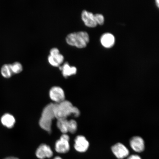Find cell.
Instances as JSON below:
<instances>
[{
  "label": "cell",
  "instance_id": "obj_1",
  "mask_svg": "<svg viewBox=\"0 0 159 159\" xmlns=\"http://www.w3.org/2000/svg\"><path fill=\"white\" fill-rule=\"evenodd\" d=\"M54 112L55 118L57 120L67 119L70 116L78 117L80 115L78 108L73 106L70 101L66 100L59 104H55Z\"/></svg>",
  "mask_w": 159,
  "mask_h": 159
},
{
  "label": "cell",
  "instance_id": "obj_2",
  "mask_svg": "<svg viewBox=\"0 0 159 159\" xmlns=\"http://www.w3.org/2000/svg\"><path fill=\"white\" fill-rule=\"evenodd\" d=\"M55 105V103H50L45 107L39 122L40 127L49 134L52 132V121L55 118L54 112Z\"/></svg>",
  "mask_w": 159,
  "mask_h": 159
},
{
  "label": "cell",
  "instance_id": "obj_3",
  "mask_svg": "<svg viewBox=\"0 0 159 159\" xmlns=\"http://www.w3.org/2000/svg\"><path fill=\"white\" fill-rule=\"evenodd\" d=\"M89 40L88 34L83 31L69 33L65 38V40L67 44L79 48H83L86 47Z\"/></svg>",
  "mask_w": 159,
  "mask_h": 159
},
{
  "label": "cell",
  "instance_id": "obj_4",
  "mask_svg": "<svg viewBox=\"0 0 159 159\" xmlns=\"http://www.w3.org/2000/svg\"><path fill=\"white\" fill-rule=\"evenodd\" d=\"M64 57L60 52L58 48L53 47L49 51L48 60L50 64L54 67H59L63 62Z\"/></svg>",
  "mask_w": 159,
  "mask_h": 159
},
{
  "label": "cell",
  "instance_id": "obj_5",
  "mask_svg": "<svg viewBox=\"0 0 159 159\" xmlns=\"http://www.w3.org/2000/svg\"><path fill=\"white\" fill-rule=\"evenodd\" d=\"M69 140V135L63 134L59 139L55 143V149L56 152L60 154L68 152L70 149Z\"/></svg>",
  "mask_w": 159,
  "mask_h": 159
},
{
  "label": "cell",
  "instance_id": "obj_6",
  "mask_svg": "<svg viewBox=\"0 0 159 159\" xmlns=\"http://www.w3.org/2000/svg\"><path fill=\"white\" fill-rule=\"evenodd\" d=\"M50 98L55 104H59L65 100V95L64 90L59 86H53L49 91Z\"/></svg>",
  "mask_w": 159,
  "mask_h": 159
},
{
  "label": "cell",
  "instance_id": "obj_7",
  "mask_svg": "<svg viewBox=\"0 0 159 159\" xmlns=\"http://www.w3.org/2000/svg\"><path fill=\"white\" fill-rule=\"evenodd\" d=\"M53 152L51 147L45 144H41L36 151L35 155L39 159H45L52 157Z\"/></svg>",
  "mask_w": 159,
  "mask_h": 159
},
{
  "label": "cell",
  "instance_id": "obj_8",
  "mask_svg": "<svg viewBox=\"0 0 159 159\" xmlns=\"http://www.w3.org/2000/svg\"><path fill=\"white\" fill-rule=\"evenodd\" d=\"M89 147V142L84 136L79 135L75 138L74 148L77 152L81 153L86 152Z\"/></svg>",
  "mask_w": 159,
  "mask_h": 159
},
{
  "label": "cell",
  "instance_id": "obj_9",
  "mask_svg": "<svg viewBox=\"0 0 159 159\" xmlns=\"http://www.w3.org/2000/svg\"><path fill=\"white\" fill-rule=\"evenodd\" d=\"M112 152L117 158L123 159L129 156L128 149L124 144L118 143L112 147Z\"/></svg>",
  "mask_w": 159,
  "mask_h": 159
},
{
  "label": "cell",
  "instance_id": "obj_10",
  "mask_svg": "<svg viewBox=\"0 0 159 159\" xmlns=\"http://www.w3.org/2000/svg\"><path fill=\"white\" fill-rule=\"evenodd\" d=\"M81 17L85 25L87 27H95L97 25L94 15L90 12L84 10L81 13Z\"/></svg>",
  "mask_w": 159,
  "mask_h": 159
},
{
  "label": "cell",
  "instance_id": "obj_11",
  "mask_svg": "<svg viewBox=\"0 0 159 159\" xmlns=\"http://www.w3.org/2000/svg\"><path fill=\"white\" fill-rule=\"evenodd\" d=\"M130 145L133 150L138 152H141L145 149L144 142L143 139L139 136H134L130 140Z\"/></svg>",
  "mask_w": 159,
  "mask_h": 159
},
{
  "label": "cell",
  "instance_id": "obj_12",
  "mask_svg": "<svg viewBox=\"0 0 159 159\" xmlns=\"http://www.w3.org/2000/svg\"><path fill=\"white\" fill-rule=\"evenodd\" d=\"M59 69L61 71L63 76L65 78L76 74L77 69L75 66H71L67 61L65 62L62 65L60 66Z\"/></svg>",
  "mask_w": 159,
  "mask_h": 159
},
{
  "label": "cell",
  "instance_id": "obj_13",
  "mask_svg": "<svg viewBox=\"0 0 159 159\" xmlns=\"http://www.w3.org/2000/svg\"><path fill=\"white\" fill-rule=\"evenodd\" d=\"M101 42L103 46L107 48H110L115 44V37L111 33H105L101 37Z\"/></svg>",
  "mask_w": 159,
  "mask_h": 159
},
{
  "label": "cell",
  "instance_id": "obj_14",
  "mask_svg": "<svg viewBox=\"0 0 159 159\" xmlns=\"http://www.w3.org/2000/svg\"><path fill=\"white\" fill-rule=\"evenodd\" d=\"M1 120L2 124L9 129L13 128L16 123L15 117L9 113L4 114L1 117Z\"/></svg>",
  "mask_w": 159,
  "mask_h": 159
},
{
  "label": "cell",
  "instance_id": "obj_15",
  "mask_svg": "<svg viewBox=\"0 0 159 159\" xmlns=\"http://www.w3.org/2000/svg\"><path fill=\"white\" fill-rule=\"evenodd\" d=\"M68 121L67 119L57 120V128L63 134L68 133Z\"/></svg>",
  "mask_w": 159,
  "mask_h": 159
},
{
  "label": "cell",
  "instance_id": "obj_16",
  "mask_svg": "<svg viewBox=\"0 0 159 159\" xmlns=\"http://www.w3.org/2000/svg\"><path fill=\"white\" fill-rule=\"evenodd\" d=\"M1 75L5 78H9L13 75L12 71L11 64H5L2 67Z\"/></svg>",
  "mask_w": 159,
  "mask_h": 159
},
{
  "label": "cell",
  "instance_id": "obj_17",
  "mask_svg": "<svg viewBox=\"0 0 159 159\" xmlns=\"http://www.w3.org/2000/svg\"><path fill=\"white\" fill-rule=\"evenodd\" d=\"M11 67L13 74H19L23 70L22 65L19 61H15L11 64Z\"/></svg>",
  "mask_w": 159,
  "mask_h": 159
},
{
  "label": "cell",
  "instance_id": "obj_18",
  "mask_svg": "<svg viewBox=\"0 0 159 159\" xmlns=\"http://www.w3.org/2000/svg\"><path fill=\"white\" fill-rule=\"evenodd\" d=\"M77 129V123L73 119L68 120V132L71 134H75Z\"/></svg>",
  "mask_w": 159,
  "mask_h": 159
},
{
  "label": "cell",
  "instance_id": "obj_19",
  "mask_svg": "<svg viewBox=\"0 0 159 159\" xmlns=\"http://www.w3.org/2000/svg\"><path fill=\"white\" fill-rule=\"evenodd\" d=\"M95 21L97 24L102 25L104 24V16L100 14H96L94 15Z\"/></svg>",
  "mask_w": 159,
  "mask_h": 159
},
{
  "label": "cell",
  "instance_id": "obj_20",
  "mask_svg": "<svg viewBox=\"0 0 159 159\" xmlns=\"http://www.w3.org/2000/svg\"><path fill=\"white\" fill-rule=\"evenodd\" d=\"M127 159H142L140 157L137 155H132L129 157Z\"/></svg>",
  "mask_w": 159,
  "mask_h": 159
},
{
  "label": "cell",
  "instance_id": "obj_21",
  "mask_svg": "<svg viewBox=\"0 0 159 159\" xmlns=\"http://www.w3.org/2000/svg\"><path fill=\"white\" fill-rule=\"evenodd\" d=\"M4 159H19L17 157H8Z\"/></svg>",
  "mask_w": 159,
  "mask_h": 159
},
{
  "label": "cell",
  "instance_id": "obj_22",
  "mask_svg": "<svg viewBox=\"0 0 159 159\" xmlns=\"http://www.w3.org/2000/svg\"><path fill=\"white\" fill-rule=\"evenodd\" d=\"M53 159H63L61 157H60L57 156L53 158Z\"/></svg>",
  "mask_w": 159,
  "mask_h": 159
},
{
  "label": "cell",
  "instance_id": "obj_23",
  "mask_svg": "<svg viewBox=\"0 0 159 159\" xmlns=\"http://www.w3.org/2000/svg\"><path fill=\"white\" fill-rule=\"evenodd\" d=\"M156 4L157 5V7H159V1L158 0H157V1H156Z\"/></svg>",
  "mask_w": 159,
  "mask_h": 159
}]
</instances>
